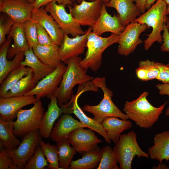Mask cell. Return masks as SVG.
<instances>
[{"label": "cell", "mask_w": 169, "mask_h": 169, "mask_svg": "<svg viewBox=\"0 0 169 169\" xmlns=\"http://www.w3.org/2000/svg\"><path fill=\"white\" fill-rule=\"evenodd\" d=\"M79 57H71L64 63L66 68L61 83L54 94L59 106L68 103L74 96L73 89L77 84L81 85L94 78L87 74V70L80 64L81 60Z\"/></svg>", "instance_id": "6da1fadb"}, {"label": "cell", "mask_w": 169, "mask_h": 169, "mask_svg": "<svg viewBox=\"0 0 169 169\" xmlns=\"http://www.w3.org/2000/svg\"><path fill=\"white\" fill-rule=\"evenodd\" d=\"M148 94L144 91L136 99L126 101L123 108L129 119L139 127L146 129L151 128L158 121L168 102L159 107H154L147 99Z\"/></svg>", "instance_id": "7a4b0ae2"}, {"label": "cell", "mask_w": 169, "mask_h": 169, "mask_svg": "<svg viewBox=\"0 0 169 169\" xmlns=\"http://www.w3.org/2000/svg\"><path fill=\"white\" fill-rule=\"evenodd\" d=\"M167 4L163 0H157L148 10L134 21L141 24H146L149 29L152 30L144 41L145 50H148L154 42L161 44L163 41L161 34L166 25V15H168Z\"/></svg>", "instance_id": "3957f363"}, {"label": "cell", "mask_w": 169, "mask_h": 169, "mask_svg": "<svg viewBox=\"0 0 169 169\" xmlns=\"http://www.w3.org/2000/svg\"><path fill=\"white\" fill-rule=\"evenodd\" d=\"M119 39V35L115 33L103 37L90 31L87 35V51L80 61V66L86 70L90 68L93 71L98 70L102 64L103 52L110 46L118 43Z\"/></svg>", "instance_id": "277c9868"}, {"label": "cell", "mask_w": 169, "mask_h": 169, "mask_svg": "<svg viewBox=\"0 0 169 169\" xmlns=\"http://www.w3.org/2000/svg\"><path fill=\"white\" fill-rule=\"evenodd\" d=\"M93 81L96 86L103 91V98L97 105H84L83 107V110L93 115V119L100 124L104 119L109 117L128 120L129 118L127 115L123 113L113 102L112 97L113 94L106 86L105 78L96 77L93 79Z\"/></svg>", "instance_id": "5b68a950"}, {"label": "cell", "mask_w": 169, "mask_h": 169, "mask_svg": "<svg viewBox=\"0 0 169 169\" xmlns=\"http://www.w3.org/2000/svg\"><path fill=\"white\" fill-rule=\"evenodd\" d=\"M136 137V134L133 131L121 135L119 141L114 147L113 150L120 164V169H131L132 161L136 156L138 158H149V154L139 146Z\"/></svg>", "instance_id": "8992f818"}, {"label": "cell", "mask_w": 169, "mask_h": 169, "mask_svg": "<svg viewBox=\"0 0 169 169\" xmlns=\"http://www.w3.org/2000/svg\"><path fill=\"white\" fill-rule=\"evenodd\" d=\"M44 114V108L39 99L31 108L22 109L16 113L17 120L14 121L13 131L18 137L39 129Z\"/></svg>", "instance_id": "52a82bcc"}, {"label": "cell", "mask_w": 169, "mask_h": 169, "mask_svg": "<svg viewBox=\"0 0 169 169\" xmlns=\"http://www.w3.org/2000/svg\"><path fill=\"white\" fill-rule=\"evenodd\" d=\"M103 4L101 0H83L80 4L75 2L67 6L77 23L81 26L91 27L99 18Z\"/></svg>", "instance_id": "ba28073f"}, {"label": "cell", "mask_w": 169, "mask_h": 169, "mask_svg": "<svg viewBox=\"0 0 169 169\" xmlns=\"http://www.w3.org/2000/svg\"><path fill=\"white\" fill-rule=\"evenodd\" d=\"M66 6L63 4L53 1L46 5L44 8L65 33L70 35L73 37L84 34L85 31L75 20L71 14L66 12Z\"/></svg>", "instance_id": "9c48e42d"}, {"label": "cell", "mask_w": 169, "mask_h": 169, "mask_svg": "<svg viewBox=\"0 0 169 169\" xmlns=\"http://www.w3.org/2000/svg\"><path fill=\"white\" fill-rule=\"evenodd\" d=\"M42 137L39 130H37L23 136L21 144L15 150L6 149L19 169H24L42 141Z\"/></svg>", "instance_id": "30bf717a"}, {"label": "cell", "mask_w": 169, "mask_h": 169, "mask_svg": "<svg viewBox=\"0 0 169 169\" xmlns=\"http://www.w3.org/2000/svg\"><path fill=\"white\" fill-rule=\"evenodd\" d=\"M148 28L145 24H141L137 22H131L119 35L118 53L121 55L127 56L132 53L137 46L143 42L139 37L142 32Z\"/></svg>", "instance_id": "8fae6325"}, {"label": "cell", "mask_w": 169, "mask_h": 169, "mask_svg": "<svg viewBox=\"0 0 169 169\" xmlns=\"http://www.w3.org/2000/svg\"><path fill=\"white\" fill-rule=\"evenodd\" d=\"M33 4L27 0H0V12L6 14L15 24H23L31 19Z\"/></svg>", "instance_id": "7c38bea8"}, {"label": "cell", "mask_w": 169, "mask_h": 169, "mask_svg": "<svg viewBox=\"0 0 169 169\" xmlns=\"http://www.w3.org/2000/svg\"><path fill=\"white\" fill-rule=\"evenodd\" d=\"M66 65L62 62L51 73L39 81L35 87L24 95L35 96L40 98L46 97L49 99L59 86Z\"/></svg>", "instance_id": "4fadbf2b"}, {"label": "cell", "mask_w": 169, "mask_h": 169, "mask_svg": "<svg viewBox=\"0 0 169 169\" xmlns=\"http://www.w3.org/2000/svg\"><path fill=\"white\" fill-rule=\"evenodd\" d=\"M89 88L85 84L79 85V87L77 94L74 95L71 98L70 102L71 107L68 112L67 114H74L79 119L80 121L83 123L87 128L94 131L105 139V141L108 143H110L111 140L109 138L107 133L102 125L93 118L87 116L84 112L79 106L78 100L79 96L84 92L88 91Z\"/></svg>", "instance_id": "5bb4252c"}, {"label": "cell", "mask_w": 169, "mask_h": 169, "mask_svg": "<svg viewBox=\"0 0 169 169\" xmlns=\"http://www.w3.org/2000/svg\"><path fill=\"white\" fill-rule=\"evenodd\" d=\"M31 19L39 23L44 28L55 44L59 47L61 45L65 33L46 11L44 6L33 10Z\"/></svg>", "instance_id": "9a60e30c"}, {"label": "cell", "mask_w": 169, "mask_h": 169, "mask_svg": "<svg viewBox=\"0 0 169 169\" xmlns=\"http://www.w3.org/2000/svg\"><path fill=\"white\" fill-rule=\"evenodd\" d=\"M91 30V27H90L85 31L84 34L72 38L64 33V39L59 49V56L62 62L64 63L69 59L78 56L84 53L87 41V35Z\"/></svg>", "instance_id": "2e32d148"}, {"label": "cell", "mask_w": 169, "mask_h": 169, "mask_svg": "<svg viewBox=\"0 0 169 169\" xmlns=\"http://www.w3.org/2000/svg\"><path fill=\"white\" fill-rule=\"evenodd\" d=\"M39 99L32 95L0 97V117L13 120L16 118V113L19 110L25 106L34 104Z\"/></svg>", "instance_id": "e0dca14e"}, {"label": "cell", "mask_w": 169, "mask_h": 169, "mask_svg": "<svg viewBox=\"0 0 169 169\" xmlns=\"http://www.w3.org/2000/svg\"><path fill=\"white\" fill-rule=\"evenodd\" d=\"M84 128L75 130L68 137L70 144L78 153H82L93 150L98 147V143L102 142L92 130Z\"/></svg>", "instance_id": "ac0fdd59"}, {"label": "cell", "mask_w": 169, "mask_h": 169, "mask_svg": "<svg viewBox=\"0 0 169 169\" xmlns=\"http://www.w3.org/2000/svg\"><path fill=\"white\" fill-rule=\"evenodd\" d=\"M125 28L121 23L119 15L114 14L113 16L110 15L104 3L99 18L91 27L92 31L100 36L106 32H110L119 35Z\"/></svg>", "instance_id": "d6986e66"}, {"label": "cell", "mask_w": 169, "mask_h": 169, "mask_svg": "<svg viewBox=\"0 0 169 169\" xmlns=\"http://www.w3.org/2000/svg\"><path fill=\"white\" fill-rule=\"evenodd\" d=\"M79 128L87 127L70 114H64L55 124L49 137L52 141L57 142L68 138L73 131Z\"/></svg>", "instance_id": "ffe728a7"}, {"label": "cell", "mask_w": 169, "mask_h": 169, "mask_svg": "<svg viewBox=\"0 0 169 169\" xmlns=\"http://www.w3.org/2000/svg\"><path fill=\"white\" fill-rule=\"evenodd\" d=\"M134 2L133 0H110L104 4L106 7L113 8L116 10L122 25L125 27L141 13Z\"/></svg>", "instance_id": "44dd1931"}, {"label": "cell", "mask_w": 169, "mask_h": 169, "mask_svg": "<svg viewBox=\"0 0 169 169\" xmlns=\"http://www.w3.org/2000/svg\"><path fill=\"white\" fill-rule=\"evenodd\" d=\"M24 56V59L21 62L20 65L29 67L32 69L33 77L37 84L55 69L40 60L34 53L32 47H30L25 51Z\"/></svg>", "instance_id": "7402d4cb"}, {"label": "cell", "mask_w": 169, "mask_h": 169, "mask_svg": "<svg viewBox=\"0 0 169 169\" xmlns=\"http://www.w3.org/2000/svg\"><path fill=\"white\" fill-rule=\"evenodd\" d=\"M49 99L50 102L48 105L47 111L44 113L39 131L41 136L44 138L49 137L55 120L63 113L61 108L58 104L56 97L54 95Z\"/></svg>", "instance_id": "603a6c76"}, {"label": "cell", "mask_w": 169, "mask_h": 169, "mask_svg": "<svg viewBox=\"0 0 169 169\" xmlns=\"http://www.w3.org/2000/svg\"><path fill=\"white\" fill-rule=\"evenodd\" d=\"M154 145L148 149L149 157L162 163L164 160H169V131L156 134L153 139Z\"/></svg>", "instance_id": "cb8c5ba5"}, {"label": "cell", "mask_w": 169, "mask_h": 169, "mask_svg": "<svg viewBox=\"0 0 169 169\" xmlns=\"http://www.w3.org/2000/svg\"><path fill=\"white\" fill-rule=\"evenodd\" d=\"M14 121L0 117V146L1 150L5 148L13 150L17 148L21 142L13 133Z\"/></svg>", "instance_id": "d4e9b609"}, {"label": "cell", "mask_w": 169, "mask_h": 169, "mask_svg": "<svg viewBox=\"0 0 169 169\" xmlns=\"http://www.w3.org/2000/svg\"><path fill=\"white\" fill-rule=\"evenodd\" d=\"M101 124L109 138L115 144L119 141L121 133L125 130L130 129L132 125L130 120L120 119L115 117L105 118Z\"/></svg>", "instance_id": "484cf974"}, {"label": "cell", "mask_w": 169, "mask_h": 169, "mask_svg": "<svg viewBox=\"0 0 169 169\" xmlns=\"http://www.w3.org/2000/svg\"><path fill=\"white\" fill-rule=\"evenodd\" d=\"M59 47L55 44L50 46L38 44L33 49L35 54L43 62L56 68L62 63L59 54Z\"/></svg>", "instance_id": "4316f807"}, {"label": "cell", "mask_w": 169, "mask_h": 169, "mask_svg": "<svg viewBox=\"0 0 169 169\" xmlns=\"http://www.w3.org/2000/svg\"><path fill=\"white\" fill-rule=\"evenodd\" d=\"M9 35L13 39V44L9 48L7 58L10 60L18 52L24 51L30 47L23 30V24H15L13 26Z\"/></svg>", "instance_id": "83f0119b"}, {"label": "cell", "mask_w": 169, "mask_h": 169, "mask_svg": "<svg viewBox=\"0 0 169 169\" xmlns=\"http://www.w3.org/2000/svg\"><path fill=\"white\" fill-rule=\"evenodd\" d=\"M100 149L97 147L92 150L82 153V157L72 161L69 169H95L98 167L101 159Z\"/></svg>", "instance_id": "f1b7e54d"}, {"label": "cell", "mask_w": 169, "mask_h": 169, "mask_svg": "<svg viewBox=\"0 0 169 169\" xmlns=\"http://www.w3.org/2000/svg\"><path fill=\"white\" fill-rule=\"evenodd\" d=\"M31 69L29 67L20 65L11 71L0 84V97H3L15 84L27 74Z\"/></svg>", "instance_id": "f546056e"}, {"label": "cell", "mask_w": 169, "mask_h": 169, "mask_svg": "<svg viewBox=\"0 0 169 169\" xmlns=\"http://www.w3.org/2000/svg\"><path fill=\"white\" fill-rule=\"evenodd\" d=\"M33 76V71L31 69L29 73L19 80L3 97L24 95L31 91L37 84Z\"/></svg>", "instance_id": "4dcf8cb0"}, {"label": "cell", "mask_w": 169, "mask_h": 169, "mask_svg": "<svg viewBox=\"0 0 169 169\" xmlns=\"http://www.w3.org/2000/svg\"><path fill=\"white\" fill-rule=\"evenodd\" d=\"M56 142L59 167L61 169H69L73 158L76 154V150L70 146L68 138Z\"/></svg>", "instance_id": "1f68e13d"}, {"label": "cell", "mask_w": 169, "mask_h": 169, "mask_svg": "<svg viewBox=\"0 0 169 169\" xmlns=\"http://www.w3.org/2000/svg\"><path fill=\"white\" fill-rule=\"evenodd\" d=\"M136 72L137 78L144 81H147L156 79L159 69L156 64V62L148 59L139 62V66Z\"/></svg>", "instance_id": "d6a6232c"}, {"label": "cell", "mask_w": 169, "mask_h": 169, "mask_svg": "<svg viewBox=\"0 0 169 169\" xmlns=\"http://www.w3.org/2000/svg\"><path fill=\"white\" fill-rule=\"evenodd\" d=\"M101 159L97 169H119L117 159L113 149L109 146L100 149Z\"/></svg>", "instance_id": "836d02e7"}, {"label": "cell", "mask_w": 169, "mask_h": 169, "mask_svg": "<svg viewBox=\"0 0 169 169\" xmlns=\"http://www.w3.org/2000/svg\"><path fill=\"white\" fill-rule=\"evenodd\" d=\"M39 146L44 156L49 164L47 167L50 169H61L59 167V158L56 145H51L41 141Z\"/></svg>", "instance_id": "e575fe53"}, {"label": "cell", "mask_w": 169, "mask_h": 169, "mask_svg": "<svg viewBox=\"0 0 169 169\" xmlns=\"http://www.w3.org/2000/svg\"><path fill=\"white\" fill-rule=\"evenodd\" d=\"M49 166L40 146L35 149L34 153L27 162L24 169H43Z\"/></svg>", "instance_id": "d590c367"}, {"label": "cell", "mask_w": 169, "mask_h": 169, "mask_svg": "<svg viewBox=\"0 0 169 169\" xmlns=\"http://www.w3.org/2000/svg\"><path fill=\"white\" fill-rule=\"evenodd\" d=\"M24 33L30 47L38 45L37 23L31 19L25 21L23 24Z\"/></svg>", "instance_id": "8d00e7d4"}, {"label": "cell", "mask_w": 169, "mask_h": 169, "mask_svg": "<svg viewBox=\"0 0 169 169\" xmlns=\"http://www.w3.org/2000/svg\"><path fill=\"white\" fill-rule=\"evenodd\" d=\"M0 15V45L5 43L6 36L9 34L15 23L6 14Z\"/></svg>", "instance_id": "74e56055"}, {"label": "cell", "mask_w": 169, "mask_h": 169, "mask_svg": "<svg viewBox=\"0 0 169 169\" xmlns=\"http://www.w3.org/2000/svg\"><path fill=\"white\" fill-rule=\"evenodd\" d=\"M12 38L8 35L5 43L1 45L0 49V84L2 81V78L4 71L7 58L8 49L12 43Z\"/></svg>", "instance_id": "f35d334b"}, {"label": "cell", "mask_w": 169, "mask_h": 169, "mask_svg": "<svg viewBox=\"0 0 169 169\" xmlns=\"http://www.w3.org/2000/svg\"><path fill=\"white\" fill-rule=\"evenodd\" d=\"M0 169H19L5 148H3L0 151Z\"/></svg>", "instance_id": "ab89813d"}, {"label": "cell", "mask_w": 169, "mask_h": 169, "mask_svg": "<svg viewBox=\"0 0 169 169\" xmlns=\"http://www.w3.org/2000/svg\"><path fill=\"white\" fill-rule=\"evenodd\" d=\"M37 30L38 45L42 46H50L55 44L47 31L38 23H37Z\"/></svg>", "instance_id": "60d3db41"}, {"label": "cell", "mask_w": 169, "mask_h": 169, "mask_svg": "<svg viewBox=\"0 0 169 169\" xmlns=\"http://www.w3.org/2000/svg\"><path fill=\"white\" fill-rule=\"evenodd\" d=\"M159 69V74L156 79L164 83H169V66L166 64L156 62Z\"/></svg>", "instance_id": "b9f144b4"}, {"label": "cell", "mask_w": 169, "mask_h": 169, "mask_svg": "<svg viewBox=\"0 0 169 169\" xmlns=\"http://www.w3.org/2000/svg\"><path fill=\"white\" fill-rule=\"evenodd\" d=\"M53 1L56 2L58 4H63L66 6L72 5L73 3L71 0H36L33 3L34 10L44 6L48 3Z\"/></svg>", "instance_id": "7bdbcfd3"}, {"label": "cell", "mask_w": 169, "mask_h": 169, "mask_svg": "<svg viewBox=\"0 0 169 169\" xmlns=\"http://www.w3.org/2000/svg\"><path fill=\"white\" fill-rule=\"evenodd\" d=\"M162 37L163 42L160 47L161 50L162 52H169V32L166 25L163 30ZM166 65L169 66V63Z\"/></svg>", "instance_id": "ee69618b"}, {"label": "cell", "mask_w": 169, "mask_h": 169, "mask_svg": "<svg viewBox=\"0 0 169 169\" xmlns=\"http://www.w3.org/2000/svg\"><path fill=\"white\" fill-rule=\"evenodd\" d=\"M156 86L159 90L160 95L169 96V83L158 84Z\"/></svg>", "instance_id": "f6af8a7d"}, {"label": "cell", "mask_w": 169, "mask_h": 169, "mask_svg": "<svg viewBox=\"0 0 169 169\" xmlns=\"http://www.w3.org/2000/svg\"><path fill=\"white\" fill-rule=\"evenodd\" d=\"M133 1L136 2V4L140 10L141 13H144L146 9L145 7L146 0H133Z\"/></svg>", "instance_id": "bcb514c9"}, {"label": "cell", "mask_w": 169, "mask_h": 169, "mask_svg": "<svg viewBox=\"0 0 169 169\" xmlns=\"http://www.w3.org/2000/svg\"><path fill=\"white\" fill-rule=\"evenodd\" d=\"M157 0H146L145 7L146 9H149L152 5L154 4V3Z\"/></svg>", "instance_id": "7dc6e473"}, {"label": "cell", "mask_w": 169, "mask_h": 169, "mask_svg": "<svg viewBox=\"0 0 169 169\" xmlns=\"http://www.w3.org/2000/svg\"><path fill=\"white\" fill-rule=\"evenodd\" d=\"M153 168L157 169H169V167H167L165 165L161 163H160V164L157 166H155L153 167Z\"/></svg>", "instance_id": "c3c4849f"}, {"label": "cell", "mask_w": 169, "mask_h": 169, "mask_svg": "<svg viewBox=\"0 0 169 169\" xmlns=\"http://www.w3.org/2000/svg\"><path fill=\"white\" fill-rule=\"evenodd\" d=\"M167 13L168 15L169 16V17H167L166 18V26L169 30V4H167Z\"/></svg>", "instance_id": "681fc988"}, {"label": "cell", "mask_w": 169, "mask_h": 169, "mask_svg": "<svg viewBox=\"0 0 169 169\" xmlns=\"http://www.w3.org/2000/svg\"><path fill=\"white\" fill-rule=\"evenodd\" d=\"M73 3L74 2H76L78 4L80 3L83 1V0H71Z\"/></svg>", "instance_id": "f907efd6"}, {"label": "cell", "mask_w": 169, "mask_h": 169, "mask_svg": "<svg viewBox=\"0 0 169 169\" xmlns=\"http://www.w3.org/2000/svg\"><path fill=\"white\" fill-rule=\"evenodd\" d=\"M165 114L166 115L169 116V107L166 109Z\"/></svg>", "instance_id": "816d5d0a"}, {"label": "cell", "mask_w": 169, "mask_h": 169, "mask_svg": "<svg viewBox=\"0 0 169 169\" xmlns=\"http://www.w3.org/2000/svg\"><path fill=\"white\" fill-rule=\"evenodd\" d=\"M103 3L105 4L109 2L110 0H101Z\"/></svg>", "instance_id": "f5cc1de1"}, {"label": "cell", "mask_w": 169, "mask_h": 169, "mask_svg": "<svg viewBox=\"0 0 169 169\" xmlns=\"http://www.w3.org/2000/svg\"><path fill=\"white\" fill-rule=\"evenodd\" d=\"M27 0L28 1L33 3L36 1V0Z\"/></svg>", "instance_id": "db71d44e"}, {"label": "cell", "mask_w": 169, "mask_h": 169, "mask_svg": "<svg viewBox=\"0 0 169 169\" xmlns=\"http://www.w3.org/2000/svg\"><path fill=\"white\" fill-rule=\"evenodd\" d=\"M167 4H169V0H163Z\"/></svg>", "instance_id": "11a10c76"}, {"label": "cell", "mask_w": 169, "mask_h": 169, "mask_svg": "<svg viewBox=\"0 0 169 169\" xmlns=\"http://www.w3.org/2000/svg\"><path fill=\"white\" fill-rule=\"evenodd\" d=\"M87 0L88 1H94L95 0Z\"/></svg>", "instance_id": "9f6ffc18"}]
</instances>
